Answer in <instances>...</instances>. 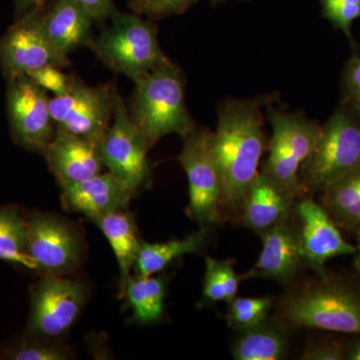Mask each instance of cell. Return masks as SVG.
Instances as JSON below:
<instances>
[{
	"label": "cell",
	"instance_id": "cell-19",
	"mask_svg": "<svg viewBox=\"0 0 360 360\" xmlns=\"http://www.w3.org/2000/svg\"><path fill=\"white\" fill-rule=\"evenodd\" d=\"M94 22L75 0H58L44 15V28L52 44L68 56L71 51L89 45Z\"/></svg>",
	"mask_w": 360,
	"mask_h": 360
},
{
	"label": "cell",
	"instance_id": "cell-33",
	"mask_svg": "<svg viewBox=\"0 0 360 360\" xmlns=\"http://www.w3.org/2000/svg\"><path fill=\"white\" fill-rule=\"evenodd\" d=\"M302 359L304 360L345 359V347L338 341H315L307 345Z\"/></svg>",
	"mask_w": 360,
	"mask_h": 360
},
{
	"label": "cell",
	"instance_id": "cell-28",
	"mask_svg": "<svg viewBox=\"0 0 360 360\" xmlns=\"http://www.w3.org/2000/svg\"><path fill=\"white\" fill-rule=\"evenodd\" d=\"M321 13L352 41V25L360 18V0H321Z\"/></svg>",
	"mask_w": 360,
	"mask_h": 360
},
{
	"label": "cell",
	"instance_id": "cell-13",
	"mask_svg": "<svg viewBox=\"0 0 360 360\" xmlns=\"http://www.w3.org/2000/svg\"><path fill=\"white\" fill-rule=\"evenodd\" d=\"M295 215L303 264L316 276L328 274L326 265L328 260L356 252V246L343 239L340 227L321 203L315 202L310 196L297 200Z\"/></svg>",
	"mask_w": 360,
	"mask_h": 360
},
{
	"label": "cell",
	"instance_id": "cell-15",
	"mask_svg": "<svg viewBox=\"0 0 360 360\" xmlns=\"http://www.w3.org/2000/svg\"><path fill=\"white\" fill-rule=\"evenodd\" d=\"M290 219L274 225L260 234L262 250L257 264L240 276L241 281L251 278L270 279L283 285L295 283L303 264L300 253L297 221Z\"/></svg>",
	"mask_w": 360,
	"mask_h": 360
},
{
	"label": "cell",
	"instance_id": "cell-30",
	"mask_svg": "<svg viewBox=\"0 0 360 360\" xmlns=\"http://www.w3.org/2000/svg\"><path fill=\"white\" fill-rule=\"evenodd\" d=\"M26 75L32 78L33 82L41 89L52 92L54 96H63L66 94L77 78L73 75H66L61 71L60 68L54 65L44 66V68L33 70Z\"/></svg>",
	"mask_w": 360,
	"mask_h": 360
},
{
	"label": "cell",
	"instance_id": "cell-10",
	"mask_svg": "<svg viewBox=\"0 0 360 360\" xmlns=\"http://www.w3.org/2000/svg\"><path fill=\"white\" fill-rule=\"evenodd\" d=\"M7 115L14 139L23 148L44 155L56 134L51 97L28 77L7 79Z\"/></svg>",
	"mask_w": 360,
	"mask_h": 360
},
{
	"label": "cell",
	"instance_id": "cell-27",
	"mask_svg": "<svg viewBox=\"0 0 360 360\" xmlns=\"http://www.w3.org/2000/svg\"><path fill=\"white\" fill-rule=\"evenodd\" d=\"M274 302V298L271 296H264V297L236 296L231 302H227V311L225 314L227 326L238 333L255 328L269 319Z\"/></svg>",
	"mask_w": 360,
	"mask_h": 360
},
{
	"label": "cell",
	"instance_id": "cell-34",
	"mask_svg": "<svg viewBox=\"0 0 360 360\" xmlns=\"http://www.w3.org/2000/svg\"><path fill=\"white\" fill-rule=\"evenodd\" d=\"M94 21H103L118 13L113 0H75Z\"/></svg>",
	"mask_w": 360,
	"mask_h": 360
},
{
	"label": "cell",
	"instance_id": "cell-2",
	"mask_svg": "<svg viewBox=\"0 0 360 360\" xmlns=\"http://www.w3.org/2000/svg\"><path fill=\"white\" fill-rule=\"evenodd\" d=\"M276 319L284 328L360 335V290L338 277L317 276L279 298Z\"/></svg>",
	"mask_w": 360,
	"mask_h": 360
},
{
	"label": "cell",
	"instance_id": "cell-14",
	"mask_svg": "<svg viewBox=\"0 0 360 360\" xmlns=\"http://www.w3.org/2000/svg\"><path fill=\"white\" fill-rule=\"evenodd\" d=\"M26 231L28 255L40 269L63 276L79 264V239L65 222L51 215L35 214L26 221Z\"/></svg>",
	"mask_w": 360,
	"mask_h": 360
},
{
	"label": "cell",
	"instance_id": "cell-17",
	"mask_svg": "<svg viewBox=\"0 0 360 360\" xmlns=\"http://www.w3.org/2000/svg\"><path fill=\"white\" fill-rule=\"evenodd\" d=\"M300 198L260 172L246 193L238 221L258 236L295 215Z\"/></svg>",
	"mask_w": 360,
	"mask_h": 360
},
{
	"label": "cell",
	"instance_id": "cell-7",
	"mask_svg": "<svg viewBox=\"0 0 360 360\" xmlns=\"http://www.w3.org/2000/svg\"><path fill=\"white\" fill-rule=\"evenodd\" d=\"M179 160L188 179L189 219L200 226L221 224V182L212 148V131L198 127L184 137Z\"/></svg>",
	"mask_w": 360,
	"mask_h": 360
},
{
	"label": "cell",
	"instance_id": "cell-5",
	"mask_svg": "<svg viewBox=\"0 0 360 360\" xmlns=\"http://www.w3.org/2000/svg\"><path fill=\"white\" fill-rule=\"evenodd\" d=\"M158 27L136 13L118 11L111 25L87 46L110 70L136 82L158 66L169 63L158 37Z\"/></svg>",
	"mask_w": 360,
	"mask_h": 360
},
{
	"label": "cell",
	"instance_id": "cell-20",
	"mask_svg": "<svg viewBox=\"0 0 360 360\" xmlns=\"http://www.w3.org/2000/svg\"><path fill=\"white\" fill-rule=\"evenodd\" d=\"M91 220L103 231L115 252L120 269V297L122 298L142 243L137 233L134 215L125 210H116Z\"/></svg>",
	"mask_w": 360,
	"mask_h": 360
},
{
	"label": "cell",
	"instance_id": "cell-38",
	"mask_svg": "<svg viewBox=\"0 0 360 360\" xmlns=\"http://www.w3.org/2000/svg\"><path fill=\"white\" fill-rule=\"evenodd\" d=\"M226 1H229V0H210L213 6H217V4H224V2Z\"/></svg>",
	"mask_w": 360,
	"mask_h": 360
},
{
	"label": "cell",
	"instance_id": "cell-32",
	"mask_svg": "<svg viewBox=\"0 0 360 360\" xmlns=\"http://www.w3.org/2000/svg\"><path fill=\"white\" fill-rule=\"evenodd\" d=\"M343 101L360 110V56L350 59L342 77Z\"/></svg>",
	"mask_w": 360,
	"mask_h": 360
},
{
	"label": "cell",
	"instance_id": "cell-6",
	"mask_svg": "<svg viewBox=\"0 0 360 360\" xmlns=\"http://www.w3.org/2000/svg\"><path fill=\"white\" fill-rule=\"evenodd\" d=\"M272 136L269 141V158L262 172L295 194L303 195L300 169L314 150L321 124L300 111H284L269 105Z\"/></svg>",
	"mask_w": 360,
	"mask_h": 360
},
{
	"label": "cell",
	"instance_id": "cell-37",
	"mask_svg": "<svg viewBox=\"0 0 360 360\" xmlns=\"http://www.w3.org/2000/svg\"><path fill=\"white\" fill-rule=\"evenodd\" d=\"M354 255V267L355 269H356V271L359 272L360 276V240L359 243V245L356 246V252H355Z\"/></svg>",
	"mask_w": 360,
	"mask_h": 360
},
{
	"label": "cell",
	"instance_id": "cell-35",
	"mask_svg": "<svg viewBox=\"0 0 360 360\" xmlns=\"http://www.w3.org/2000/svg\"><path fill=\"white\" fill-rule=\"evenodd\" d=\"M18 9L23 13L32 11V9L41 8L46 4L47 0H15Z\"/></svg>",
	"mask_w": 360,
	"mask_h": 360
},
{
	"label": "cell",
	"instance_id": "cell-25",
	"mask_svg": "<svg viewBox=\"0 0 360 360\" xmlns=\"http://www.w3.org/2000/svg\"><path fill=\"white\" fill-rule=\"evenodd\" d=\"M0 259L40 270L27 251L26 221L13 206L0 207Z\"/></svg>",
	"mask_w": 360,
	"mask_h": 360
},
{
	"label": "cell",
	"instance_id": "cell-4",
	"mask_svg": "<svg viewBox=\"0 0 360 360\" xmlns=\"http://www.w3.org/2000/svg\"><path fill=\"white\" fill-rule=\"evenodd\" d=\"M360 167V110L341 101L321 125L314 150L300 174L303 195L321 193L329 184Z\"/></svg>",
	"mask_w": 360,
	"mask_h": 360
},
{
	"label": "cell",
	"instance_id": "cell-18",
	"mask_svg": "<svg viewBox=\"0 0 360 360\" xmlns=\"http://www.w3.org/2000/svg\"><path fill=\"white\" fill-rule=\"evenodd\" d=\"M61 200L66 208L86 215L89 219L127 210L134 191L122 180L110 172H101L96 176L61 186Z\"/></svg>",
	"mask_w": 360,
	"mask_h": 360
},
{
	"label": "cell",
	"instance_id": "cell-29",
	"mask_svg": "<svg viewBox=\"0 0 360 360\" xmlns=\"http://www.w3.org/2000/svg\"><path fill=\"white\" fill-rule=\"evenodd\" d=\"M198 0H127L134 13L146 15L151 20L186 13Z\"/></svg>",
	"mask_w": 360,
	"mask_h": 360
},
{
	"label": "cell",
	"instance_id": "cell-23",
	"mask_svg": "<svg viewBox=\"0 0 360 360\" xmlns=\"http://www.w3.org/2000/svg\"><path fill=\"white\" fill-rule=\"evenodd\" d=\"M210 229L212 225L200 226L198 231L193 232L184 238L172 239L167 243H148L142 241L134 264L135 274L153 276L162 271L176 258L200 250L210 238Z\"/></svg>",
	"mask_w": 360,
	"mask_h": 360
},
{
	"label": "cell",
	"instance_id": "cell-22",
	"mask_svg": "<svg viewBox=\"0 0 360 360\" xmlns=\"http://www.w3.org/2000/svg\"><path fill=\"white\" fill-rule=\"evenodd\" d=\"M321 205L338 227L359 231L360 167L329 184L321 193Z\"/></svg>",
	"mask_w": 360,
	"mask_h": 360
},
{
	"label": "cell",
	"instance_id": "cell-11",
	"mask_svg": "<svg viewBox=\"0 0 360 360\" xmlns=\"http://www.w3.org/2000/svg\"><path fill=\"white\" fill-rule=\"evenodd\" d=\"M148 144L130 118L129 110L120 96L115 117L101 143L104 167L136 193L150 182Z\"/></svg>",
	"mask_w": 360,
	"mask_h": 360
},
{
	"label": "cell",
	"instance_id": "cell-26",
	"mask_svg": "<svg viewBox=\"0 0 360 360\" xmlns=\"http://www.w3.org/2000/svg\"><path fill=\"white\" fill-rule=\"evenodd\" d=\"M234 259L205 257L202 300L207 303L229 302L238 296L240 276L234 269Z\"/></svg>",
	"mask_w": 360,
	"mask_h": 360
},
{
	"label": "cell",
	"instance_id": "cell-8",
	"mask_svg": "<svg viewBox=\"0 0 360 360\" xmlns=\"http://www.w3.org/2000/svg\"><path fill=\"white\" fill-rule=\"evenodd\" d=\"M120 96L113 84L89 86L75 78L66 94L51 97V117L56 129L103 143Z\"/></svg>",
	"mask_w": 360,
	"mask_h": 360
},
{
	"label": "cell",
	"instance_id": "cell-21",
	"mask_svg": "<svg viewBox=\"0 0 360 360\" xmlns=\"http://www.w3.org/2000/svg\"><path fill=\"white\" fill-rule=\"evenodd\" d=\"M288 329L276 319H266L255 328L239 331L232 345L236 360H278L288 349Z\"/></svg>",
	"mask_w": 360,
	"mask_h": 360
},
{
	"label": "cell",
	"instance_id": "cell-16",
	"mask_svg": "<svg viewBox=\"0 0 360 360\" xmlns=\"http://www.w3.org/2000/svg\"><path fill=\"white\" fill-rule=\"evenodd\" d=\"M60 186L77 184L103 172L101 143L56 129L44 153Z\"/></svg>",
	"mask_w": 360,
	"mask_h": 360
},
{
	"label": "cell",
	"instance_id": "cell-39",
	"mask_svg": "<svg viewBox=\"0 0 360 360\" xmlns=\"http://www.w3.org/2000/svg\"><path fill=\"white\" fill-rule=\"evenodd\" d=\"M360 231V227H359V231Z\"/></svg>",
	"mask_w": 360,
	"mask_h": 360
},
{
	"label": "cell",
	"instance_id": "cell-12",
	"mask_svg": "<svg viewBox=\"0 0 360 360\" xmlns=\"http://www.w3.org/2000/svg\"><path fill=\"white\" fill-rule=\"evenodd\" d=\"M85 300L84 283L49 274L33 290L30 330L46 338L63 335L79 316Z\"/></svg>",
	"mask_w": 360,
	"mask_h": 360
},
{
	"label": "cell",
	"instance_id": "cell-3",
	"mask_svg": "<svg viewBox=\"0 0 360 360\" xmlns=\"http://www.w3.org/2000/svg\"><path fill=\"white\" fill-rule=\"evenodd\" d=\"M129 115L151 149L168 134L180 137L196 127L186 108L184 75L172 60L134 82Z\"/></svg>",
	"mask_w": 360,
	"mask_h": 360
},
{
	"label": "cell",
	"instance_id": "cell-1",
	"mask_svg": "<svg viewBox=\"0 0 360 360\" xmlns=\"http://www.w3.org/2000/svg\"><path fill=\"white\" fill-rule=\"evenodd\" d=\"M271 97L225 99L217 108L212 148L221 182L222 222L238 221L246 193L259 174L258 165L269 148L262 108Z\"/></svg>",
	"mask_w": 360,
	"mask_h": 360
},
{
	"label": "cell",
	"instance_id": "cell-31",
	"mask_svg": "<svg viewBox=\"0 0 360 360\" xmlns=\"http://www.w3.org/2000/svg\"><path fill=\"white\" fill-rule=\"evenodd\" d=\"M15 360H63L68 354L63 347L51 343H35L16 350L13 354Z\"/></svg>",
	"mask_w": 360,
	"mask_h": 360
},
{
	"label": "cell",
	"instance_id": "cell-36",
	"mask_svg": "<svg viewBox=\"0 0 360 360\" xmlns=\"http://www.w3.org/2000/svg\"><path fill=\"white\" fill-rule=\"evenodd\" d=\"M345 359L360 360V335L345 347Z\"/></svg>",
	"mask_w": 360,
	"mask_h": 360
},
{
	"label": "cell",
	"instance_id": "cell-9",
	"mask_svg": "<svg viewBox=\"0 0 360 360\" xmlns=\"http://www.w3.org/2000/svg\"><path fill=\"white\" fill-rule=\"evenodd\" d=\"M44 9L27 11L0 39V68L7 79L47 65L63 68L68 56L52 44L44 25Z\"/></svg>",
	"mask_w": 360,
	"mask_h": 360
},
{
	"label": "cell",
	"instance_id": "cell-24",
	"mask_svg": "<svg viewBox=\"0 0 360 360\" xmlns=\"http://www.w3.org/2000/svg\"><path fill=\"white\" fill-rule=\"evenodd\" d=\"M123 297H127L134 310L135 321L149 324L160 321L165 311V278L137 274L130 276Z\"/></svg>",
	"mask_w": 360,
	"mask_h": 360
}]
</instances>
